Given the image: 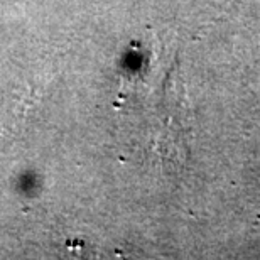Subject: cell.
<instances>
[{
  "mask_svg": "<svg viewBox=\"0 0 260 260\" xmlns=\"http://www.w3.org/2000/svg\"><path fill=\"white\" fill-rule=\"evenodd\" d=\"M41 93H43V83L34 80L27 81L5 98L0 108V128L4 134H14L24 128L30 110L39 102Z\"/></svg>",
  "mask_w": 260,
  "mask_h": 260,
  "instance_id": "6da1fadb",
  "label": "cell"
}]
</instances>
